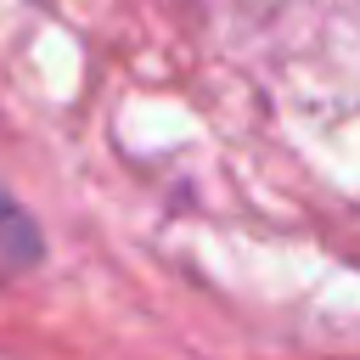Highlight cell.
I'll use <instances>...</instances> for the list:
<instances>
[{
	"label": "cell",
	"mask_w": 360,
	"mask_h": 360,
	"mask_svg": "<svg viewBox=\"0 0 360 360\" xmlns=\"http://www.w3.org/2000/svg\"><path fill=\"white\" fill-rule=\"evenodd\" d=\"M34 259H39V231L0 186V270H28Z\"/></svg>",
	"instance_id": "6da1fadb"
}]
</instances>
